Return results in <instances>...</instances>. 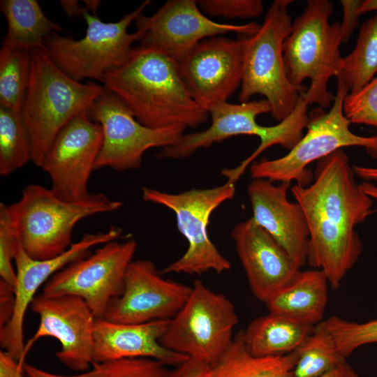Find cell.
<instances>
[{
  "label": "cell",
  "instance_id": "obj_1",
  "mask_svg": "<svg viewBox=\"0 0 377 377\" xmlns=\"http://www.w3.org/2000/svg\"><path fill=\"white\" fill-rule=\"evenodd\" d=\"M314 177L310 186L295 184L291 192L308 224L307 263L322 270L330 286L337 289L362 252L355 228L372 213L373 200L355 182L342 149L318 161Z\"/></svg>",
  "mask_w": 377,
  "mask_h": 377
},
{
  "label": "cell",
  "instance_id": "obj_2",
  "mask_svg": "<svg viewBox=\"0 0 377 377\" xmlns=\"http://www.w3.org/2000/svg\"><path fill=\"white\" fill-rule=\"evenodd\" d=\"M103 82L149 128H195L209 116L190 94L177 62L153 48L133 47L128 61L107 73Z\"/></svg>",
  "mask_w": 377,
  "mask_h": 377
},
{
  "label": "cell",
  "instance_id": "obj_3",
  "mask_svg": "<svg viewBox=\"0 0 377 377\" xmlns=\"http://www.w3.org/2000/svg\"><path fill=\"white\" fill-rule=\"evenodd\" d=\"M103 86L77 82L61 71L45 48L31 51V72L21 116L29 133L31 161L40 166L60 131L87 110Z\"/></svg>",
  "mask_w": 377,
  "mask_h": 377
},
{
  "label": "cell",
  "instance_id": "obj_4",
  "mask_svg": "<svg viewBox=\"0 0 377 377\" xmlns=\"http://www.w3.org/2000/svg\"><path fill=\"white\" fill-rule=\"evenodd\" d=\"M122 205L103 193H89L77 200H65L39 184L25 186L9 209L20 244L31 258L50 259L71 246L72 232L81 220L116 211Z\"/></svg>",
  "mask_w": 377,
  "mask_h": 377
},
{
  "label": "cell",
  "instance_id": "obj_5",
  "mask_svg": "<svg viewBox=\"0 0 377 377\" xmlns=\"http://www.w3.org/2000/svg\"><path fill=\"white\" fill-rule=\"evenodd\" d=\"M334 8L328 0H308L303 13L292 23L283 46L288 78L296 87L309 79L305 92L309 104L327 108L334 96L327 90L332 77H337L342 57L340 22L330 24Z\"/></svg>",
  "mask_w": 377,
  "mask_h": 377
},
{
  "label": "cell",
  "instance_id": "obj_6",
  "mask_svg": "<svg viewBox=\"0 0 377 377\" xmlns=\"http://www.w3.org/2000/svg\"><path fill=\"white\" fill-rule=\"evenodd\" d=\"M307 108L305 103L300 102L290 115L278 124L264 126L257 123L256 117L271 112L265 98L238 104L227 101L215 103L207 108L212 119L208 128L184 134L177 143L161 149L156 156L161 159L186 158L199 149L234 136L256 135L260 140L258 148L235 168V172L242 175L249 165L269 147L279 145L290 150L300 141L308 123Z\"/></svg>",
  "mask_w": 377,
  "mask_h": 377
},
{
  "label": "cell",
  "instance_id": "obj_7",
  "mask_svg": "<svg viewBox=\"0 0 377 377\" xmlns=\"http://www.w3.org/2000/svg\"><path fill=\"white\" fill-rule=\"evenodd\" d=\"M293 2L274 1L258 31L244 38L239 101L246 103L256 94L263 95L279 122L290 115L307 90L290 83L284 66L283 46L293 23L288 8Z\"/></svg>",
  "mask_w": 377,
  "mask_h": 377
},
{
  "label": "cell",
  "instance_id": "obj_8",
  "mask_svg": "<svg viewBox=\"0 0 377 377\" xmlns=\"http://www.w3.org/2000/svg\"><path fill=\"white\" fill-rule=\"evenodd\" d=\"M348 89L338 83L332 105L329 112L317 108L308 114L306 133L285 156L262 158L250 166L253 179H266L272 182L289 183L306 186L312 174L309 164L346 147H361L373 157H377V135L360 136L353 133L350 121L343 112V101Z\"/></svg>",
  "mask_w": 377,
  "mask_h": 377
},
{
  "label": "cell",
  "instance_id": "obj_9",
  "mask_svg": "<svg viewBox=\"0 0 377 377\" xmlns=\"http://www.w3.org/2000/svg\"><path fill=\"white\" fill-rule=\"evenodd\" d=\"M150 3L149 0L143 1L115 22H104L84 10L82 17L87 26L85 36L77 40L53 32L45 42V50L54 64L72 79L103 82L107 73L128 61L132 44L140 36L137 31L128 33V28Z\"/></svg>",
  "mask_w": 377,
  "mask_h": 377
},
{
  "label": "cell",
  "instance_id": "obj_10",
  "mask_svg": "<svg viewBox=\"0 0 377 377\" xmlns=\"http://www.w3.org/2000/svg\"><path fill=\"white\" fill-rule=\"evenodd\" d=\"M238 316L233 303L195 280L191 294L160 339L165 348L215 365L232 342Z\"/></svg>",
  "mask_w": 377,
  "mask_h": 377
},
{
  "label": "cell",
  "instance_id": "obj_11",
  "mask_svg": "<svg viewBox=\"0 0 377 377\" xmlns=\"http://www.w3.org/2000/svg\"><path fill=\"white\" fill-rule=\"evenodd\" d=\"M235 184L207 188H191L178 193L143 187L142 199L172 210L180 233L188 242L185 253L163 269V273L202 274L209 270L221 274L231 268L226 259L211 241L207 226L212 212L221 204L231 200Z\"/></svg>",
  "mask_w": 377,
  "mask_h": 377
},
{
  "label": "cell",
  "instance_id": "obj_12",
  "mask_svg": "<svg viewBox=\"0 0 377 377\" xmlns=\"http://www.w3.org/2000/svg\"><path fill=\"white\" fill-rule=\"evenodd\" d=\"M87 114L103 131V144L95 170L109 168L121 172L137 169L148 149L174 145L184 134L185 128L182 126L152 128L144 126L104 85Z\"/></svg>",
  "mask_w": 377,
  "mask_h": 377
},
{
  "label": "cell",
  "instance_id": "obj_13",
  "mask_svg": "<svg viewBox=\"0 0 377 377\" xmlns=\"http://www.w3.org/2000/svg\"><path fill=\"white\" fill-rule=\"evenodd\" d=\"M136 249L134 239L102 244L55 273L45 283L42 294L78 296L96 318H103L112 301L123 293L126 272Z\"/></svg>",
  "mask_w": 377,
  "mask_h": 377
},
{
  "label": "cell",
  "instance_id": "obj_14",
  "mask_svg": "<svg viewBox=\"0 0 377 377\" xmlns=\"http://www.w3.org/2000/svg\"><path fill=\"white\" fill-rule=\"evenodd\" d=\"M135 23L140 46L157 50L176 62L205 38L228 33L250 36L260 27L255 22L237 25L213 21L195 0H169L150 16L140 14Z\"/></svg>",
  "mask_w": 377,
  "mask_h": 377
},
{
  "label": "cell",
  "instance_id": "obj_15",
  "mask_svg": "<svg viewBox=\"0 0 377 377\" xmlns=\"http://www.w3.org/2000/svg\"><path fill=\"white\" fill-rule=\"evenodd\" d=\"M103 144L101 126L84 110L57 134L40 165L50 177L51 190L59 198L87 196L88 183Z\"/></svg>",
  "mask_w": 377,
  "mask_h": 377
},
{
  "label": "cell",
  "instance_id": "obj_16",
  "mask_svg": "<svg viewBox=\"0 0 377 377\" xmlns=\"http://www.w3.org/2000/svg\"><path fill=\"white\" fill-rule=\"evenodd\" d=\"M39 316V325L24 344L23 358L39 339H57L61 348L59 360L75 371H85L93 363L94 333L96 317L85 302L76 295L36 296L30 304Z\"/></svg>",
  "mask_w": 377,
  "mask_h": 377
},
{
  "label": "cell",
  "instance_id": "obj_17",
  "mask_svg": "<svg viewBox=\"0 0 377 377\" xmlns=\"http://www.w3.org/2000/svg\"><path fill=\"white\" fill-rule=\"evenodd\" d=\"M244 38H205L177 62L190 94L205 109L227 101L241 86Z\"/></svg>",
  "mask_w": 377,
  "mask_h": 377
},
{
  "label": "cell",
  "instance_id": "obj_18",
  "mask_svg": "<svg viewBox=\"0 0 377 377\" xmlns=\"http://www.w3.org/2000/svg\"><path fill=\"white\" fill-rule=\"evenodd\" d=\"M191 292V286L163 278L151 260H133L126 272L122 294L112 301L103 318L126 324L170 320Z\"/></svg>",
  "mask_w": 377,
  "mask_h": 377
},
{
  "label": "cell",
  "instance_id": "obj_19",
  "mask_svg": "<svg viewBox=\"0 0 377 377\" xmlns=\"http://www.w3.org/2000/svg\"><path fill=\"white\" fill-rule=\"evenodd\" d=\"M121 234L118 226H111L105 232L86 233L61 255L43 260L30 258L20 244L14 260L17 276L14 311L10 321L0 330V344L3 350L17 361H24V320L38 289L68 264L89 255L92 247L114 241Z\"/></svg>",
  "mask_w": 377,
  "mask_h": 377
},
{
  "label": "cell",
  "instance_id": "obj_20",
  "mask_svg": "<svg viewBox=\"0 0 377 377\" xmlns=\"http://www.w3.org/2000/svg\"><path fill=\"white\" fill-rule=\"evenodd\" d=\"M289 183L278 185L266 179H253L247 193L254 221L267 232L300 269L308 262L309 232L298 202L288 200Z\"/></svg>",
  "mask_w": 377,
  "mask_h": 377
},
{
  "label": "cell",
  "instance_id": "obj_21",
  "mask_svg": "<svg viewBox=\"0 0 377 377\" xmlns=\"http://www.w3.org/2000/svg\"><path fill=\"white\" fill-rule=\"evenodd\" d=\"M253 295L266 302L290 281L300 268L287 252L251 217L231 231Z\"/></svg>",
  "mask_w": 377,
  "mask_h": 377
},
{
  "label": "cell",
  "instance_id": "obj_22",
  "mask_svg": "<svg viewBox=\"0 0 377 377\" xmlns=\"http://www.w3.org/2000/svg\"><path fill=\"white\" fill-rule=\"evenodd\" d=\"M170 320L126 324L103 318H96L93 363L146 357L156 360L167 366L181 364L188 357L165 348L160 342Z\"/></svg>",
  "mask_w": 377,
  "mask_h": 377
},
{
  "label": "cell",
  "instance_id": "obj_23",
  "mask_svg": "<svg viewBox=\"0 0 377 377\" xmlns=\"http://www.w3.org/2000/svg\"><path fill=\"white\" fill-rule=\"evenodd\" d=\"M329 286L327 278L322 270H300L265 304L270 313L315 326L323 321Z\"/></svg>",
  "mask_w": 377,
  "mask_h": 377
},
{
  "label": "cell",
  "instance_id": "obj_24",
  "mask_svg": "<svg viewBox=\"0 0 377 377\" xmlns=\"http://www.w3.org/2000/svg\"><path fill=\"white\" fill-rule=\"evenodd\" d=\"M313 327L269 312L252 320L243 330V338L248 350L255 356L283 355L295 351Z\"/></svg>",
  "mask_w": 377,
  "mask_h": 377
},
{
  "label": "cell",
  "instance_id": "obj_25",
  "mask_svg": "<svg viewBox=\"0 0 377 377\" xmlns=\"http://www.w3.org/2000/svg\"><path fill=\"white\" fill-rule=\"evenodd\" d=\"M0 7L8 27L2 45L29 51L45 48L51 34L62 29L36 0H1Z\"/></svg>",
  "mask_w": 377,
  "mask_h": 377
},
{
  "label": "cell",
  "instance_id": "obj_26",
  "mask_svg": "<svg viewBox=\"0 0 377 377\" xmlns=\"http://www.w3.org/2000/svg\"><path fill=\"white\" fill-rule=\"evenodd\" d=\"M295 361V351L277 356L252 355L240 330L226 353L212 367L210 377H294Z\"/></svg>",
  "mask_w": 377,
  "mask_h": 377
},
{
  "label": "cell",
  "instance_id": "obj_27",
  "mask_svg": "<svg viewBox=\"0 0 377 377\" xmlns=\"http://www.w3.org/2000/svg\"><path fill=\"white\" fill-rule=\"evenodd\" d=\"M377 73V12L361 26L353 51L342 57L338 83L348 94H354L368 84Z\"/></svg>",
  "mask_w": 377,
  "mask_h": 377
},
{
  "label": "cell",
  "instance_id": "obj_28",
  "mask_svg": "<svg viewBox=\"0 0 377 377\" xmlns=\"http://www.w3.org/2000/svg\"><path fill=\"white\" fill-rule=\"evenodd\" d=\"M294 377H319L346 361L323 320L295 350Z\"/></svg>",
  "mask_w": 377,
  "mask_h": 377
},
{
  "label": "cell",
  "instance_id": "obj_29",
  "mask_svg": "<svg viewBox=\"0 0 377 377\" xmlns=\"http://www.w3.org/2000/svg\"><path fill=\"white\" fill-rule=\"evenodd\" d=\"M31 72V51L2 45L0 50V106L20 113Z\"/></svg>",
  "mask_w": 377,
  "mask_h": 377
},
{
  "label": "cell",
  "instance_id": "obj_30",
  "mask_svg": "<svg viewBox=\"0 0 377 377\" xmlns=\"http://www.w3.org/2000/svg\"><path fill=\"white\" fill-rule=\"evenodd\" d=\"M31 158V140L21 113L0 106V175L13 173Z\"/></svg>",
  "mask_w": 377,
  "mask_h": 377
},
{
  "label": "cell",
  "instance_id": "obj_31",
  "mask_svg": "<svg viewBox=\"0 0 377 377\" xmlns=\"http://www.w3.org/2000/svg\"><path fill=\"white\" fill-rule=\"evenodd\" d=\"M323 323L344 358L360 346L377 343V318L357 323L333 316Z\"/></svg>",
  "mask_w": 377,
  "mask_h": 377
},
{
  "label": "cell",
  "instance_id": "obj_32",
  "mask_svg": "<svg viewBox=\"0 0 377 377\" xmlns=\"http://www.w3.org/2000/svg\"><path fill=\"white\" fill-rule=\"evenodd\" d=\"M20 242L16 226L8 205L0 203V276L14 289L17 285V276L12 261Z\"/></svg>",
  "mask_w": 377,
  "mask_h": 377
},
{
  "label": "cell",
  "instance_id": "obj_33",
  "mask_svg": "<svg viewBox=\"0 0 377 377\" xmlns=\"http://www.w3.org/2000/svg\"><path fill=\"white\" fill-rule=\"evenodd\" d=\"M343 112L350 123L377 126V75L344 98Z\"/></svg>",
  "mask_w": 377,
  "mask_h": 377
},
{
  "label": "cell",
  "instance_id": "obj_34",
  "mask_svg": "<svg viewBox=\"0 0 377 377\" xmlns=\"http://www.w3.org/2000/svg\"><path fill=\"white\" fill-rule=\"evenodd\" d=\"M105 377H168L170 370L151 358H126L99 364Z\"/></svg>",
  "mask_w": 377,
  "mask_h": 377
},
{
  "label": "cell",
  "instance_id": "obj_35",
  "mask_svg": "<svg viewBox=\"0 0 377 377\" xmlns=\"http://www.w3.org/2000/svg\"><path fill=\"white\" fill-rule=\"evenodd\" d=\"M197 3L202 13L227 19L258 17L264 10L260 0H200Z\"/></svg>",
  "mask_w": 377,
  "mask_h": 377
},
{
  "label": "cell",
  "instance_id": "obj_36",
  "mask_svg": "<svg viewBox=\"0 0 377 377\" xmlns=\"http://www.w3.org/2000/svg\"><path fill=\"white\" fill-rule=\"evenodd\" d=\"M362 0H341L343 8V20L340 22L341 43H347L358 25V9Z\"/></svg>",
  "mask_w": 377,
  "mask_h": 377
},
{
  "label": "cell",
  "instance_id": "obj_37",
  "mask_svg": "<svg viewBox=\"0 0 377 377\" xmlns=\"http://www.w3.org/2000/svg\"><path fill=\"white\" fill-rule=\"evenodd\" d=\"M212 367L188 358L170 371L168 377H210Z\"/></svg>",
  "mask_w": 377,
  "mask_h": 377
},
{
  "label": "cell",
  "instance_id": "obj_38",
  "mask_svg": "<svg viewBox=\"0 0 377 377\" xmlns=\"http://www.w3.org/2000/svg\"><path fill=\"white\" fill-rule=\"evenodd\" d=\"M14 306V289L0 279V330L10 321Z\"/></svg>",
  "mask_w": 377,
  "mask_h": 377
},
{
  "label": "cell",
  "instance_id": "obj_39",
  "mask_svg": "<svg viewBox=\"0 0 377 377\" xmlns=\"http://www.w3.org/2000/svg\"><path fill=\"white\" fill-rule=\"evenodd\" d=\"M91 366L93 369L91 371L74 376L57 375L25 362L23 365V371L27 377H105L103 371L99 364L93 363Z\"/></svg>",
  "mask_w": 377,
  "mask_h": 377
},
{
  "label": "cell",
  "instance_id": "obj_40",
  "mask_svg": "<svg viewBox=\"0 0 377 377\" xmlns=\"http://www.w3.org/2000/svg\"><path fill=\"white\" fill-rule=\"evenodd\" d=\"M24 363L17 361L5 350L0 352V377H23Z\"/></svg>",
  "mask_w": 377,
  "mask_h": 377
},
{
  "label": "cell",
  "instance_id": "obj_41",
  "mask_svg": "<svg viewBox=\"0 0 377 377\" xmlns=\"http://www.w3.org/2000/svg\"><path fill=\"white\" fill-rule=\"evenodd\" d=\"M319 377H359L353 367L346 362H343L334 369Z\"/></svg>",
  "mask_w": 377,
  "mask_h": 377
},
{
  "label": "cell",
  "instance_id": "obj_42",
  "mask_svg": "<svg viewBox=\"0 0 377 377\" xmlns=\"http://www.w3.org/2000/svg\"><path fill=\"white\" fill-rule=\"evenodd\" d=\"M59 3L64 13L68 17L82 16L84 8L80 6L79 1L61 0Z\"/></svg>",
  "mask_w": 377,
  "mask_h": 377
},
{
  "label": "cell",
  "instance_id": "obj_43",
  "mask_svg": "<svg viewBox=\"0 0 377 377\" xmlns=\"http://www.w3.org/2000/svg\"><path fill=\"white\" fill-rule=\"evenodd\" d=\"M355 175L366 182H377V167L353 165Z\"/></svg>",
  "mask_w": 377,
  "mask_h": 377
},
{
  "label": "cell",
  "instance_id": "obj_44",
  "mask_svg": "<svg viewBox=\"0 0 377 377\" xmlns=\"http://www.w3.org/2000/svg\"><path fill=\"white\" fill-rule=\"evenodd\" d=\"M360 189L371 197L377 200V186L370 182H364L359 184Z\"/></svg>",
  "mask_w": 377,
  "mask_h": 377
},
{
  "label": "cell",
  "instance_id": "obj_45",
  "mask_svg": "<svg viewBox=\"0 0 377 377\" xmlns=\"http://www.w3.org/2000/svg\"><path fill=\"white\" fill-rule=\"evenodd\" d=\"M377 12V0H364L358 9V13L361 15L367 12Z\"/></svg>",
  "mask_w": 377,
  "mask_h": 377
},
{
  "label": "cell",
  "instance_id": "obj_46",
  "mask_svg": "<svg viewBox=\"0 0 377 377\" xmlns=\"http://www.w3.org/2000/svg\"><path fill=\"white\" fill-rule=\"evenodd\" d=\"M84 10L92 13L94 15H96V11L98 10L101 1L99 0H84Z\"/></svg>",
  "mask_w": 377,
  "mask_h": 377
}]
</instances>
